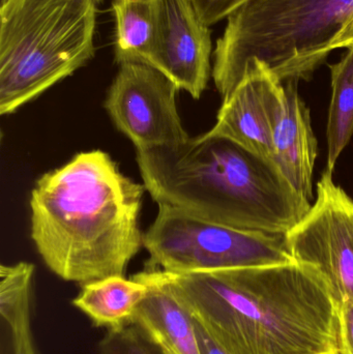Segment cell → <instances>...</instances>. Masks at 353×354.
<instances>
[{"mask_svg":"<svg viewBox=\"0 0 353 354\" xmlns=\"http://www.w3.org/2000/svg\"><path fill=\"white\" fill-rule=\"evenodd\" d=\"M162 274L229 354L339 353V304L312 266Z\"/></svg>","mask_w":353,"mask_h":354,"instance_id":"1","label":"cell"},{"mask_svg":"<svg viewBox=\"0 0 353 354\" xmlns=\"http://www.w3.org/2000/svg\"><path fill=\"white\" fill-rule=\"evenodd\" d=\"M144 185L124 176L105 151L77 153L43 174L30 194V236L46 266L83 285L124 276L143 247Z\"/></svg>","mask_w":353,"mask_h":354,"instance_id":"2","label":"cell"},{"mask_svg":"<svg viewBox=\"0 0 353 354\" xmlns=\"http://www.w3.org/2000/svg\"><path fill=\"white\" fill-rule=\"evenodd\" d=\"M136 161L158 205L209 222L286 235L312 206L271 160L207 132L178 145L137 149Z\"/></svg>","mask_w":353,"mask_h":354,"instance_id":"3","label":"cell"},{"mask_svg":"<svg viewBox=\"0 0 353 354\" xmlns=\"http://www.w3.org/2000/svg\"><path fill=\"white\" fill-rule=\"evenodd\" d=\"M353 15V0H248L228 16L213 78L223 99L260 60L282 83L309 80Z\"/></svg>","mask_w":353,"mask_h":354,"instance_id":"4","label":"cell"},{"mask_svg":"<svg viewBox=\"0 0 353 354\" xmlns=\"http://www.w3.org/2000/svg\"><path fill=\"white\" fill-rule=\"evenodd\" d=\"M101 0H22L0 10V114L10 115L95 55Z\"/></svg>","mask_w":353,"mask_h":354,"instance_id":"5","label":"cell"},{"mask_svg":"<svg viewBox=\"0 0 353 354\" xmlns=\"http://www.w3.org/2000/svg\"><path fill=\"white\" fill-rule=\"evenodd\" d=\"M149 268L167 272H211L292 263L286 235L242 230L159 204L144 232Z\"/></svg>","mask_w":353,"mask_h":354,"instance_id":"6","label":"cell"},{"mask_svg":"<svg viewBox=\"0 0 353 354\" xmlns=\"http://www.w3.org/2000/svg\"><path fill=\"white\" fill-rule=\"evenodd\" d=\"M286 243L294 261L321 272L339 305L353 301V200L327 169L314 204Z\"/></svg>","mask_w":353,"mask_h":354,"instance_id":"7","label":"cell"},{"mask_svg":"<svg viewBox=\"0 0 353 354\" xmlns=\"http://www.w3.org/2000/svg\"><path fill=\"white\" fill-rule=\"evenodd\" d=\"M178 91L157 68L128 62L120 64L104 107L135 149L171 147L191 138L178 112Z\"/></svg>","mask_w":353,"mask_h":354,"instance_id":"8","label":"cell"},{"mask_svg":"<svg viewBox=\"0 0 353 354\" xmlns=\"http://www.w3.org/2000/svg\"><path fill=\"white\" fill-rule=\"evenodd\" d=\"M285 107V84L260 60L249 62L244 77L223 99L209 134L224 137L271 160L276 127Z\"/></svg>","mask_w":353,"mask_h":354,"instance_id":"9","label":"cell"},{"mask_svg":"<svg viewBox=\"0 0 353 354\" xmlns=\"http://www.w3.org/2000/svg\"><path fill=\"white\" fill-rule=\"evenodd\" d=\"M160 39L155 68L199 100L213 70L211 37L194 0H158Z\"/></svg>","mask_w":353,"mask_h":354,"instance_id":"10","label":"cell"},{"mask_svg":"<svg viewBox=\"0 0 353 354\" xmlns=\"http://www.w3.org/2000/svg\"><path fill=\"white\" fill-rule=\"evenodd\" d=\"M132 278L147 287L132 324L164 351L173 354H200L194 317L172 292L162 270L147 266Z\"/></svg>","mask_w":353,"mask_h":354,"instance_id":"11","label":"cell"},{"mask_svg":"<svg viewBox=\"0 0 353 354\" xmlns=\"http://www.w3.org/2000/svg\"><path fill=\"white\" fill-rule=\"evenodd\" d=\"M285 84V107L274 133L271 161L296 193L312 201L317 140L310 110L298 93V82Z\"/></svg>","mask_w":353,"mask_h":354,"instance_id":"12","label":"cell"},{"mask_svg":"<svg viewBox=\"0 0 353 354\" xmlns=\"http://www.w3.org/2000/svg\"><path fill=\"white\" fill-rule=\"evenodd\" d=\"M35 272L26 261L0 266V354H37L31 328Z\"/></svg>","mask_w":353,"mask_h":354,"instance_id":"13","label":"cell"},{"mask_svg":"<svg viewBox=\"0 0 353 354\" xmlns=\"http://www.w3.org/2000/svg\"><path fill=\"white\" fill-rule=\"evenodd\" d=\"M114 51L118 64L157 66L160 39L158 0H112Z\"/></svg>","mask_w":353,"mask_h":354,"instance_id":"14","label":"cell"},{"mask_svg":"<svg viewBox=\"0 0 353 354\" xmlns=\"http://www.w3.org/2000/svg\"><path fill=\"white\" fill-rule=\"evenodd\" d=\"M146 292V285L134 278L107 277L83 284L73 305L97 328L118 330L132 324Z\"/></svg>","mask_w":353,"mask_h":354,"instance_id":"15","label":"cell"},{"mask_svg":"<svg viewBox=\"0 0 353 354\" xmlns=\"http://www.w3.org/2000/svg\"><path fill=\"white\" fill-rule=\"evenodd\" d=\"M330 68L332 100L327 128V170L333 174L340 155L353 135V48Z\"/></svg>","mask_w":353,"mask_h":354,"instance_id":"16","label":"cell"},{"mask_svg":"<svg viewBox=\"0 0 353 354\" xmlns=\"http://www.w3.org/2000/svg\"><path fill=\"white\" fill-rule=\"evenodd\" d=\"M101 354H165L134 324L108 330L99 345Z\"/></svg>","mask_w":353,"mask_h":354,"instance_id":"17","label":"cell"},{"mask_svg":"<svg viewBox=\"0 0 353 354\" xmlns=\"http://www.w3.org/2000/svg\"><path fill=\"white\" fill-rule=\"evenodd\" d=\"M246 1L248 0H194L199 15L209 26L227 19Z\"/></svg>","mask_w":353,"mask_h":354,"instance_id":"18","label":"cell"},{"mask_svg":"<svg viewBox=\"0 0 353 354\" xmlns=\"http://www.w3.org/2000/svg\"><path fill=\"white\" fill-rule=\"evenodd\" d=\"M339 353L353 354V301L339 305Z\"/></svg>","mask_w":353,"mask_h":354,"instance_id":"19","label":"cell"},{"mask_svg":"<svg viewBox=\"0 0 353 354\" xmlns=\"http://www.w3.org/2000/svg\"><path fill=\"white\" fill-rule=\"evenodd\" d=\"M195 328H196L197 341H198L200 354H229L196 319H195Z\"/></svg>","mask_w":353,"mask_h":354,"instance_id":"20","label":"cell"},{"mask_svg":"<svg viewBox=\"0 0 353 354\" xmlns=\"http://www.w3.org/2000/svg\"><path fill=\"white\" fill-rule=\"evenodd\" d=\"M342 48H346V49L353 48V15L344 23L343 26L338 31L330 45L331 51L342 49Z\"/></svg>","mask_w":353,"mask_h":354,"instance_id":"21","label":"cell"},{"mask_svg":"<svg viewBox=\"0 0 353 354\" xmlns=\"http://www.w3.org/2000/svg\"><path fill=\"white\" fill-rule=\"evenodd\" d=\"M22 0H1V6L0 10H6V8H10V6H15V4L19 3Z\"/></svg>","mask_w":353,"mask_h":354,"instance_id":"22","label":"cell"},{"mask_svg":"<svg viewBox=\"0 0 353 354\" xmlns=\"http://www.w3.org/2000/svg\"><path fill=\"white\" fill-rule=\"evenodd\" d=\"M164 351V349H163ZM164 353H165V354H173L172 353H170V351H164Z\"/></svg>","mask_w":353,"mask_h":354,"instance_id":"23","label":"cell"},{"mask_svg":"<svg viewBox=\"0 0 353 354\" xmlns=\"http://www.w3.org/2000/svg\"><path fill=\"white\" fill-rule=\"evenodd\" d=\"M338 354H340V353H338Z\"/></svg>","mask_w":353,"mask_h":354,"instance_id":"24","label":"cell"}]
</instances>
